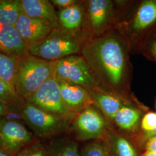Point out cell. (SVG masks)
Masks as SVG:
<instances>
[{
  "label": "cell",
  "instance_id": "obj_1",
  "mask_svg": "<svg viewBox=\"0 0 156 156\" xmlns=\"http://www.w3.org/2000/svg\"><path fill=\"white\" fill-rule=\"evenodd\" d=\"M85 60L112 87L123 82L126 73V57L123 47L114 37H105L90 42L83 48Z\"/></svg>",
  "mask_w": 156,
  "mask_h": 156
},
{
  "label": "cell",
  "instance_id": "obj_2",
  "mask_svg": "<svg viewBox=\"0 0 156 156\" xmlns=\"http://www.w3.org/2000/svg\"><path fill=\"white\" fill-rule=\"evenodd\" d=\"M53 75L52 62L30 55L19 58L15 79L17 95L26 100Z\"/></svg>",
  "mask_w": 156,
  "mask_h": 156
},
{
  "label": "cell",
  "instance_id": "obj_3",
  "mask_svg": "<svg viewBox=\"0 0 156 156\" xmlns=\"http://www.w3.org/2000/svg\"><path fill=\"white\" fill-rule=\"evenodd\" d=\"M81 49V42L75 35L53 29L45 38L28 45L29 53L49 62L74 55Z\"/></svg>",
  "mask_w": 156,
  "mask_h": 156
},
{
  "label": "cell",
  "instance_id": "obj_4",
  "mask_svg": "<svg viewBox=\"0 0 156 156\" xmlns=\"http://www.w3.org/2000/svg\"><path fill=\"white\" fill-rule=\"evenodd\" d=\"M25 100L67 121L75 115L63 100L59 83L54 75Z\"/></svg>",
  "mask_w": 156,
  "mask_h": 156
},
{
  "label": "cell",
  "instance_id": "obj_5",
  "mask_svg": "<svg viewBox=\"0 0 156 156\" xmlns=\"http://www.w3.org/2000/svg\"><path fill=\"white\" fill-rule=\"evenodd\" d=\"M52 62L57 80L81 86L88 90L94 88V79L82 57L72 55Z\"/></svg>",
  "mask_w": 156,
  "mask_h": 156
},
{
  "label": "cell",
  "instance_id": "obj_6",
  "mask_svg": "<svg viewBox=\"0 0 156 156\" xmlns=\"http://www.w3.org/2000/svg\"><path fill=\"white\" fill-rule=\"evenodd\" d=\"M23 119L35 134L46 138L62 131L67 120L56 116L26 101L23 106Z\"/></svg>",
  "mask_w": 156,
  "mask_h": 156
},
{
  "label": "cell",
  "instance_id": "obj_7",
  "mask_svg": "<svg viewBox=\"0 0 156 156\" xmlns=\"http://www.w3.org/2000/svg\"><path fill=\"white\" fill-rule=\"evenodd\" d=\"M35 140L33 134L22 123L0 118V149L15 156Z\"/></svg>",
  "mask_w": 156,
  "mask_h": 156
},
{
  "label": "cell",
  "instance_id": "obj_8",
  "mask_svg": "<svg viewBox=\"0 0 156 156\" xmlns=\"http://www.w3.org/2000/svg\"><path fill=\"white\" fill-rule=\"evenodd\" d=\"M73 128L78 140H100L106 134L105 120L91 106L78 114L73 123Z\"/></svg>",
  "mask_w": 156,
  "mask_h": 156
},
{
  "label": "cell",
  "instance_id": "obj_9",
  "mask_svg": "<svg viewBox=\"0 0 156 156\" xmlns=\"http://www.w3.org/2000/svg\"><path fill=\"white\" fill-rule=\"evenodd\" d=\"M15 27L28 45L45 38L54 29L49 23L29 16L24 12L19 17Z\"/></svg>",
  "mask_w": 156,
  "mask_h": 156
},
{
  "label": "cell",
  "instance_id": "obj_10",
  "mask_svg": "<svg viewBox=\"0 0 156 156\" xmlns=\"http://www.w3.org/2000/svg\"><path fill=\"white\" fill-rule=\"evenodd\" d=\"M62 98L74 114L79 113L94 104L90 91L83 87L57 80Z\"/></svg>",
  "mask_w": 156,
  "mask_h": 156
},
{
  "label": "cell",
  "instance_id": "obj_11",
  "mask_svg": "<svg viewBox=\"0 0 156 156\" xmlns=\"http://www.w3.org/2000/svg\"><path fill=\"white\" fill-rule=\"evenodd\" d=\"M0 52L19 58L30 55L28 45L15 26H0Z\"/></svg>",
  "mask_w": 156,
  "mask_h": 156
},
{
  "label": "cell",
  "instance_id": "obj_12",
  "mask_svg": "<svg viewBox=\"0 0 156 156\" xmlns=\"http://www.w3.org/2000/svg\"><path fill=\"white\" fill-rule=\"evenodd\" d=\"M23 11L29 16L49 23L53 28L61 30L57 13L51 1L48 0H20Z\"/></svg>",
  "mask_w": 156,
  "mask_h": 156
},
{
  "label": "cell",
  "instance_id": "obj_13",
  "mask_svg": "<svg viewBox=\"0 0 156 156\" xmlns=\"http://www.w3.org/2000/svg\"><path fill=\"white\" fill-rule=\"evenodd\" d=\"M112 2L109 0H90L89 17L91 27L99 32L106 26L111 15Z\"/></svg>",
  "mask_w": 156,
  "mask_h": 156
},
{
  "label": "cell",
  "instance_id": "obj_14",
  "mask_svg": "<svg viewBox=\"0 0 156 156\" xmlns=\"http://www.w3.org/2000/svg\"><path fill=\"white\" fill-rule=\"evenodd\" d=\"M57 16L61 30L66 33L75 35L82 26L83 11L78 3L60 9Z\"/></svg>",
  "mask_w": 156,
  "mask_h": 156
},
{
  "label": "cell",
  "instance_id": "obj_15",
  "mask_svg": "<svg viewBox=\"0 0 156 156\" xmlns=\"http://www.w3.org/2000/svg\"><path fill=\"white\" fill-rule=\"evenodd\" d=\"M156 21V0L145 1L140 4L135 15L133 28L136 31H141Z\"/></svg>",
  "mask_w": 156,
  "mask_h": 156
},
{
  "label": "cell",
  "instance_id": "obj_16",
  "mask_svg": "<svg viewBox=\"0 0 156 156\" xmlns=\"http://www.w3.org/2000/svg\"><path fill=\"white\" fill-rule=\"evenodd\" d=\"M18 60L19 58L0 52V80L5 84L13 94L16 96L15 79Z\"/></svg>",
  "mask_w": 156,
  "mask_h": 156
},
{
  "label": "cell",
  "instance_id": "obj_17",
  "mask_svg": "<svg viewBox=\"0 0 156 156\" xmlns=\"http://www.w3.org/2000/svg\"><path fill=\"white\" fill-rule=\"evenodd\" d=\"M90 93L94 104L97 105L107 117L112 119H113L118 111L123 106L121 100L113 95L99 91H90Z\"/></svg>",
  "mask_w": 156,
  "mask_h": 156
},
{
  "label": "cell",
  "instance_id": "obj_18",
  "mask_svg": "<svg viewBox=\"0 0 156 156\" xmlns=\"http://www.w3.org/2000/svg\"><path fill=\"white\" fill-rule=\"evenodd\" d=\"M23 12L20 0H0V26H15Z\"/></svg>",
  "mask_w": 156,
  "mask_h": 156
},
{
  "label": "cell",
  "instance_id": "obj_19",
  "mask_svg": "<svg viewBox=\"0 0 156 156\" xmlns=\"http://www.w3.org/2000/svg\"><path fill=\"white\" fill-rule=\"evenodd\" d=\"M106 144L111 156H137L132 144L127 139L117 134H110Z\"/></svg>",
  "mask_w": 156,
  "mask_h": 156
},
{
  "label": "cell",
  "instance_id": "obj_20",
  "mask_svg": "<svg viewBox=\"0 0 156 156\" xmlns=\"http://www.w3.org/2000/svg\"><path fill=\"white\" fill-rule=\"evenodd\" d=\"M140 116L138 110L131 106L123 105L116 113L113 120L120 128L130 131L136 127Z\"/></svg>",
  "mask_w": 156,
  "mask_h": 156
},
{
  "label": "cell",
  "instance_id": "obj_21",
  "mask_svg": "<svg viewBox=\"0 0 156 156\" xmlns=\"http://www.w3.org/2000/svg\"><path fill=\"white\" fill-rule=\"evenodd\" d=\"M48 156H79L78 145L73 142H62L53 145Z\"/></svg>",
  "mask_w": 156,
  "mask_h": 156
},
{
  "label": "cell",
  "instance_id": "obj_22",
  "mask_svg": "<svg viewBox=\"0 0 156 156\" xmlns=\"http://www.w3.org/2000/svg\"><path fill=\"white\" fill-rule=\"evenodd\" d=\"M81 156H111V154L106 142L98 140L86 145L82 151Z\"/></svg>",
  "mask_w": 156,
  "mask_h": 156
},
{
  "label": "cell",
  "instance_id": "obj_23",
  "mask_svg": "<svg viewBox=\"0 0 156 156\" xmlns=\"http://www.w3.org/2000/svg\"><path fill=\"white\" fill-rule=\"evenodd\" d=\"M13 156H48V153L43 145L34 140Z\"/></svg>",
  "mask_w": 156,
  "mask_h": 156
},
{
  "label": "cell",
  "instance_id": "obj_24",
  "mask_svg": "<svg viewBox=\"0 0 156 156\" xmlns=\"http://www.w3.org/2000/svg\"><path fill=\"white\" fill-rule=\"evenodd\" d=\"M142 128L145 132H149L156 129V113L149 112L146 114L141 123Z\"/></svg>",
  "mask_w": 156,
  "mask_h": 156
},
{
  "label": "cell",
  "instance_id": "obj_25",
  "mask_svg": "<svg viewBox=\"0 0 156 156\" xmlns=\"http://www.w3.org/2000/svg\"><path fill=\"white\" fill-rule=\"evenodd\" d=\"M20 98L13 94L5 84L0 80V100L7 103H11L20 100Z\"/></svg>",
  "mask_w": 156,
  "mask_h": 156
},
{
  "label": "cell",
  "instance_id": "obj_26",
  "mask_svg": "<svg viewBox=\"0 0 156 156\" xmlns=\"http://www.w3.org/2000/svg\"><path fill=\"white\" fill-rule=\"evenodd\" d=\"M50 1L53 5L57 6L60 9L67 8L78 3V1L75 0H51Z\"/></svg>",
  "mask_w": 156,
  "mask_h": 156
},
{
  "label": "cell",
  "instance_id": "obj_27",
  "mask_svg": "<svg viewBox=\"0 0 156 156\" xmlns=\"http://www.w3.org/2000/svg\"><path fill=\"white\" fill-rule=\"evenodd\" d=\"M146 149L147 151L156 153V136L148 140L146 145Z\"/></svg>",
  "mask_w": 156,
  "mask_h": 156
},
{
  "label": "cell",
  "instance_id": "obj_28",
  "mask_svg": "<svg viewBox=\"0 0 156 156\" xmlns=\"http://www.w3.org/2000/svg\"><path fill=\"white\" fill-rule=\"evenodd\" d=\"M8 104L4 101L0 100V118L2 117L5 114L7 110Z\"/></svg>",
  "mask_w": 156,
  "mask_h": 156
},
{
  "label": "cell",
  "instance_id": "obj_29",
  "mask_svg": "<svg viewBox=\"0 0 156 156\" xmlns=\"http://www.w3.org/2000/svg\"><path fill=\"white\" fill-rule=\"evenodd\" d=\"M145 140H149L151 138L156 136V129L154 130H153L149 132H145Z\"/></svg>",
  "mask_w": 156,
  "mask_h": 156
},
{
  "label": "cell",
  "instance_id": "obj_30",
  "mask_svg": "<svg viewBox=\"0 0 156 156\" xmlns=\"http://www.w3.org/2000/svg\"><path fill=\"white\" fill-rule=\"evenodd\" d=\"M151 50H152L154 55L156 57V40L151 45Z\"/></svg>",
  "mask_w": 156,
  "mask_h": 156
},
{
  "label": "cell",
  "instance_id": "obj_31",
  "mask_svg": "<svg viewBox=\"0 0 156 156\" xmlns=\"http://www.w3.org/2000/svg\"><path fill=\"white\" fill-rule=\"evenodd\" d=\"M0 156H12L5 151H2L0 149Z\"/></svg>",
  "mask_w": 156,
  "mask_h": 156
},
{
  "label": "cell",
  "instance_id": "obj_32",
  "mask_svg": "<svg viewBox=\"0 0 156 156\" xmlns=\"http://www.w3.org/2000/svg\"><path fill=\"white\" fill-rule=\"evenodd\" d=\"M142 156H156V153L146 151Z\"/></svg>",
  "mask_w": 156,
  "mask_h": 156
}]
</instances>
